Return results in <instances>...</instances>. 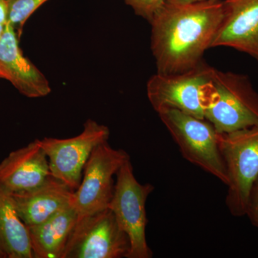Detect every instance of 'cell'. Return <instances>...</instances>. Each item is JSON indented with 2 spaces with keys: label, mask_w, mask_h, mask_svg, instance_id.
Returning a JSON list of instances; mask_svg holds the SVG:
<instances>
[{
  "label": "cell",
  "mask_w": 258,
  "mask_h": 258,
  "mask_svg": "<svg viewBox=\"0 0 258 258\" xmlns=\"http://www.w3.org/2000/svg\"><path fill=\"white\" fill-rule=\"evenodd\" d=\"M18 33L9 23L5 25L0 37V71L24 96L42 98L51 92L48 80L31 61L24 55L19 45Z\"/></svg>",
  "instance_id": "obj_11"
},
{
  "label": "cell",
  "mask_w": 258,
  "mask_h": 258,
  "mask_svg": "<svg viewBox=\"0 0 258 258\" xmlns=\"http://www.w3.org/2000/svg\"><path fill=\"white\" fill-rule=\"evenodd\" d=\"M123 1L125 4L133 9L136 15L150 23L154 15L167 0H123Z\"/></svg>",
  "instance_id": "obj_17"
},
{
  "label": "cell",
  "mask_w": 258,
  "mask_h": 258,
  "mask_svg": "<svg viewBox=\"0 0 258 258\" xmlns=\"http://www.w3.org/2000/svg\"><path fill=\"white\" fill-rule=\"evenodd\" d=\"M5 26L0 25V37H1L2 34H3V30H4Z\"/></svg>",
  "instance_id": "obj_21"
},
{
  "label": "cell",
  "mask_w": 258,
  "mask_h": 258,
  "mask_svg": "<svg viewBox=\"0 0 258 258\" xmlns=\"http://www.w3.org/2000/svg\"><path fill=\"white\" fill-rule=\"evenodd\" d=\"M128 235L109 208L79 217L62 258L127 257Z\"/></svg>",
  "instance_id": "obj_7"
},
{
  "label": "cell",
  "mask_w": 258,
  "mask_h": 258,
  "mask_svg": "<svg viewBox=\"0 0 258 258\" xmlns=\"http://www.w3.org/2000/svg\"><path fill=\"white\" fill-rule=\"evenodd\" d=\"M4 257V256H3V254L0 252V258H3Z\"/></svg>",
  "instance_id": "obj_23"
},
{
  "label": "cell",
  "mask_w": 258,
  "mask_h": 258,
  "mask_svg": "<svg viewBox=\"0 0 258 258\" xmlns=\"http://www.w3.org/2000/svg\"><path fill=\"white\" fill-rule=\"evenodd\" d=\"M215 68L203 61L197 67L173 74L153 75L148 81V99L157 113L176 109L205 118V98Z\"/></svg>",
  "instance_id": "obj_6"
},
{
  "label": "cell",
  "mask_w": 258,
  "mask_h": 258,
  "mask_svg": "<svg viewBox=\"0 0 258 258\" xmlns=\"http://www.w3.org/2000/svg\"><path fill=\"white\" fill-rule=\"evenodd\" d=\"M0 79H3V75L2 74L1 71H0Z\"/></svg>",
  "instance_id": "obj_22"
},
{
  "label": "cell",
  "mask_w": 258,
  "mask_h": 258,
  "mask_svg": "<svg viewBox=\"0 0 258 258\" xmlns=\"http://www.w3.org/2000/svg\"><path fill=\"white\" fill-rule=\"evenodd\" d=\"M113 197L108 208L130 241L127 258H151L146 227L148 223L146 202L154 191L152 184H142L136 179L131 159L125 161L116 174Z\"/></svg>",
  "instance_id": "obj_5"
},
{
  "label": "cell",
  "mask_w": 258,
  "mask_h": 258,
  "mask_svg": "<svg viewBox=\"0 0 258 258\" xmlns=\"http://www.w3.org/2000/svg\"><path fill=\"white\" fill-rule=\"evenodd\" d=\"M223 15L221 0H167L149 23L157 73L178 74L202 63L205 52L212 47Z\"/></svg>",
  "instance_id": "obj_1"
},
{
  "label": "cell",
  "mask_w": 258,
  "mask_h": 258,
  "mask_svg": "<svg viewBox=\"0 0 258 258\" xmlns=\"http://www.w3.org/2000/svg\"><path fill=\"white\" fill-rule=\"evenodd\" d=\"M8 5V23L14 28L20 37L25 23L30 17L48 0H7Z\"/></svg>",
  "instance_id": "obj_16"
},
{
  "label": "cell",
  "mask_w": 258,
  "mask_h": 258,
  "mask_svg": "<svg viewBox=\"0 0 258 258\" xmlns=\"http://www.w3.org/2000/svg\"><path fill=\"white\" fill-rule=\"evenodd\" d=\"M205 118L219 134L258 124V93L247 75L214 69L205 98Z\"/></svg>",
  "instance_id": "obj_2"
},
{
  "label": "cell",
  "mask_w": 258,
  "mask_h": 258,
  "mask_svg": "<svg viewBox=\"0 0 258 258\" xmlns=\"http://www.w3.org/2000/svg\"><path fill=\"white\" fill-rule=\"evenodd\" d=\"M8 5L7 0H0V25L5 26L8 23Z\"/></svg>",
  "instance_id": "obj_19"
},
{
  "label": "cell",
  "mask_w": 258,
  "mask_h": 258,
  "mask_svg": "<svg viewBox=\"0 0 258 258\" xmlns=\"http://www.w3.org/2000/svg\"><path fill=\"white\" fill-rule=\"evenodd\" d=\"M109 137L108 126L88 119L83 132L76 137L38 140L48 158L52 175L75 191L81 184L83 169L91 153L100 144L108 142Z\"/></svg>",
  "instance_id": "obj_9"
},
{
  "label": "cell",
  "mask_w": 258,
  "mask_h": 258,
  "mask_svg": "<svg viewBox=\"0 0 258 258\" xmlns=\"http://www.w3.org/2000/svg\"><path fill=\"white\" fill-rule=\"evenodd\" d=\"M179 3H195V2L208 1V0H174Z\"/></svg>",
  "instance_id": "obj_20"
},
{
  "label": "cell",
  "mask_w": 258,
  "mask_h": 258,
  "mask_svg": "<svg viewBox=\"0 0 258 258\" xmlns=\"http://www.w3.org/2000/svg\"><path fill=\"white\" fill-rule=\"evenodd\" d=\"M158 114L183 157L227 185L228 176L219 148V133L213 125L205 118L179 110H163Z\"/></svg>",
  "instance_id": "obj_3"
},
{
  "label": "cell",
  "mask_w": 258,
  "mask_h": 258,
  "mask_svg": "<svg viewBox=\"0 0 258 258\" xmlns=\"http://www.w3.org/2000/svg\"><path fill=\"white\" fill-rule=\"evenodd\" d=\"M79 215L72 205L28 227L33 258H62Z\"/></svg>",
  "instance_id": "obj_14"
},
{
  "label": "cell",
  "mask_w": 258,
  "mask_h": 258,
  "mask_svg": "<svg viewBox=\"0 0 258 258\" xmlns=\"http://www.w3.org/2000/svg\"><path fill=\"white\" fill-rule=\"evenodd\" d=\"M223 3V18L212 47H230L258 62V0H225Z\"/></svg>",
  "instance_id": "obj_10"
},
{
  "label": "cell",
  "mask_w": 258,
  "mask_h": 258,
  "mask_svg": "<svg viewBox=\"0 0 258 258\" xmlns=\"http://www.w3.org/2000/svg\"><path fill=\"white\" fill-rule=\"evenodd\" d=\"M74 190L51 174L41 185L25 192L10 195L17 211L28 227L45 221L71 205Z\"/></svg>",
  "instance_id": "obj_13"
},
{
  "label": "cell",
  "mask_w": 258,
  "mask_h": 258,
  "mask_svg": "<svg viewBox=\"0 0 258 258\" xmlns=\"http://www.w3.org/2000/svg\"><path fill=\"white\" fill-rule=\"evenodd\" d=\"M228 184L225 203L232 216H245L249 191L258 176V124L219 134Z\"/></svg>",
  "instance_id": "obj_4"
},
{
  "label": "cell",
  "mask_w": 258,
  "mask_h": 258,
  "mask_svg": "<svg viewBox=\"0 0 258 258\" xmlns=\"http://www.w3.org/2000/svg\"><path fill=\"white\" fill-rule=\"evenodd\" d=\"M129 159L128 153L113 149L108 142L95 148L85 165L81 184L71 200L79 217L108 208L114 190L113 176Z\"/></svg>",
  "instance_id": "obj_8"
},
{
  "label": "cell",
  "mask_w": 258,
  "mask_h": 258,
  "mask_svg": "<svg viewBox=\"0 0 258 258\" xmlns=\"http://www.w3.org/2000/svg\"><path fill=\"white\" fill-rule=\"evenodd\" d=\"M0 252L7 258H33L28 226L10 193L0 188Z\"/></svg>",
  "instance_id": "obj_15"
},
{
  "label": "cell",
  "mask_w": 258,
  "mask_h": 258,
  "mask_svg": "<svg viewBox=\"0 0 258 258\" xmlns=\"http://www.w3.org/2000/svg\"><path fill=\"white\" fill-rule=\"evenodd\" d=\"M245 216H247L251 223L258 229V176L249 191Z\"/></svg>",
  "instance_id": "obj_18"
},
{
  "label": "cell",
  "mask_w": 258,
  "mask_h": 258,
  "mask_svg": "<svg viewBox=\"0 0 258 258\" xmlns=\"http://www.w3.org/2000/svg\"><path fill=\"white\" fill-rule=\"evenodd\" d=\"M51 174L48 158L36 139L0 162V188L11 195L25 192L41 185Z\"/></svg>",
  "instance_id": "obj_12"
}]
</instances>
